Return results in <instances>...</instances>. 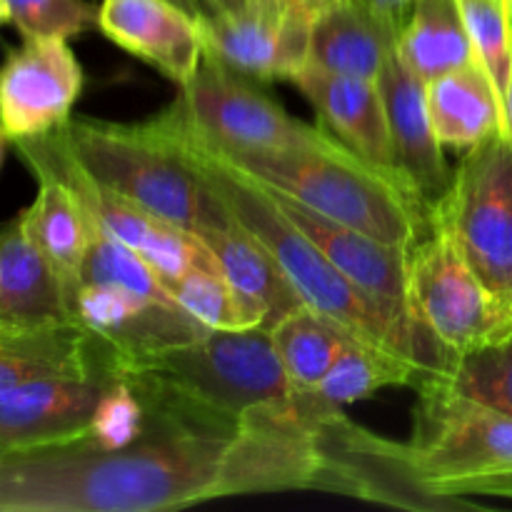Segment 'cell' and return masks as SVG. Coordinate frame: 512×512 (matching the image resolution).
Returning <instances> with one entry per match:
<instances>
[{
	"mask_svg": "<svg viewBox=\"0 0 512 512\" xmlns=\"http://www.w3.org/2000/svg\"><path fill=\"white\" fill-rule=\"evenodd\" d=\"M288 490H323L313 418L293 395L253 410L230 438L148 423L128 448L80 440L0 463V512H158Z\"/></svg>",
	"mask_w": 512,
	"mask_h": 512,
	"instance_id": "6da1fadb",
	"label": "cell"
},
{
	"mask_svg": "<svg viewBox=\"0 0 512 512\" xmlns=\"http://www.w3.org/2000/svg\"><path fill=\"white\" fill-rule=\"evenodd\" d=\"M115 380L135 390L148 423L225 438L253 410L285 403L293 393L265 325L208 330L160 353L123 358Z\"/></svg>",
	"mask_w": 512,
	"mask_h": 512,
	"instance_id": "7a4b0ae2",
	"label": "cell"
},
{
	"mask_svg": "<svg viewBox=\"0 0 512 512\" xmlns=\"http://www.w3.org/2000/svg\"><path fill=\"white\" fill-rule=\"evenodd\" d=\"M155 120L173 140L175 148L185 155V160L198 170L208 188L218 195L225 210L273 253L293 288L298 290L300 300L310 310L333 320L353 338L403 355L398 338H395L393 328L385 323L383 315L330 263L328 255L283 213L278 200L263 183L245 175L223 155L200 143L185 128L173 108H165L163 113L155 115Z\"/></svg>",
	"mask_w": 512,
	"mask_h": 512,
	"instance_id": "3957f363",
	"label": "cell"
},
{
	"mask_svg": "<svg viewBox=\"0 0 512 512\" xmlns=\"http://www.w3.org/2000/svg\"><path fill=\"white\" fill-rule=\"evenodd\" d=\"M223 158L265 188L280 190L335 223L398 248L410 250L433 225L418 193L403 178L365 160L340 138L323 148Z\"/></svg>",
	"mask_w": 512,
	"mask_h": 512,
	"instance_id": "277c9868",
	"label": "cell"
},
{
	"mask_svg": "<svg viewBox=\"0 0 512 512\" xmlns=\"http://www.w3.org/2000/svg\"><path fill=\"white\" fill-rule=\"evenodd\" d=\"M53 135L93 183L168 223L198 235L235 220L155 118H70Z\"/></svg>",
	"mask_w": 512,
	"mask_h": 512,
	"instance_id": "5b68a950",
	"label": "cell"
},
{
	"mask_svg": "<svg viewBox=\"0 0 512 512\" xmlns=\"http://www.w3.org/2000/svg\"><path fill=\"white\" fill-rule=\"evenodd\" d=\"M413 438L405 443L420 488L450 508L470 495L512 498V418L455 393L430 375L418 385Z\"/></svg>",
	"mask_w": 512,
	"mask_h": 512,
	"instance_id": "8992f818",
	"label": "cell"
},
{
	"mask_svg": "<svg viewBox=\"0 0 512 512\" xmlns=\"http://www.w3.org/2000/svg\"><path fill=\"white\" fill-rule=\"evenodd\" d=\"M185 128L223 155L323 148L338 140L333 130L313 128L260 93L258 83L203 55L198 73L170 105Z\"/></svg>",
	"mask_w": 512,
	"mask_h": 512,
	"instance_id": "52a82bcc",
	"label": "cell"
},
{
	"mask_svg": "<svg viewBox=\"0 0 512 512\" xmlns=\"http://www.w3.org/2000/svg\"><path fill=\"white\" fill-rule=\"evenodd\" d=\"M433 223L512 308V143L503 133L465 150Z\"/></svg>",
	"mask_w": 512,
	"mask_h": 512,
	"instance_id": "ba28073f",
	"label": "cell"
},
{
	"mask_svg": "<svg viewBox=\"0 0 512 512\" xmlns=\"http://www.w3.org/2000/svg\"><path fill=\"white\" fill-rule=\"evenodd\" d=\"M410 310L418 328L450 358L512 330V308L463 258L440 225L408 253Z\"/></svg>",
	"mask_w": 512,
	"mask_h": 512,
	"instance_id": "9c48e42d",
	"label": "cell"
},
{
	"mask_svg": "<svg viewBox=\"0 0 512 512\" xmlns=\"http://www.w3.org/2000/svg\"><path fill=\"white\" fill-rule=\"evenodd\" d=\"M83 68L68 38L23 35L0 68V130L8 140L50 133L73 118Z\"/></svg>",
	"mask_w": 512,
	"mask_h": 512,
	"instance_id": "30bf717a",
	"label": "cell"
},
{
	"mask_svg": "<svg viewBox=\"0 0 512 512\" xmlns=\"http://www.w3.org/2000/svg\"><path fill=\"white\" fill-rule=\"evenodd\" d=\"M198 28L203 55L255 83L293 80L308 65L313 20L295 10L200 13Z\"/></svg>",
	"mask_w": 512,
	"mask_h": 512,
	"instance_id": "8fae6325",
	"label": "cell"
},
{
	"mask_svg": "<svg viewBox=\"0 0 512 512\" xmlns=\"http://www.w3.org/2000/svg\"><path fill=\"white\" fill-rule=\"evenodd\" d=\"M68 303L83 328L118 350V360L160 353L208 333L173 300L138 298L108 285L78 283Z\"/></svg>",
	"mask_w": 512,
	"mask_h": 512,
	"instance_id": "7c38bea8",
	"label": "cell"
},
{
	"mask_svg": "<svg viewBox=\"0 0 512 512\" xmlns=\"http://www.w3.org/2000/svg\"><path fill=\"white\" fill-rule=\"evenodd\" d=\"M113 380L43 378L0 390V448L70 445L88 438L90 418Z\"/></svg>",
	"mask_w": 512,
	"mask_h": 512,
	"instance_id": "4fadbf2b",
	"label": "cell"
},
{
	"mask_svg": "<svg viewBox=\"0 0 512 512\" xmlns=\"http://www.w3.org/2000/svg\"><path fill=\"white\" fill-rule=\"evenodd\" d=\"M378 90L388 113L400 173L423 200L433 223V210L450 190L453 170L448 168L445 148L440 145L430 120L428 83L420 80L398 58V53H393L380 73Z\"/></svg>",
	"mask_w": 512,
	"mask_h": 512,
	"instance_id": "5bb4252c",
	"label": "cell"
},
{
	"mask_svg": "<svg viewBox=\"0 0 512 512\" xmlns=\"http://www.w3.org/2000/svg\"><path fill=\"white\" fill-rule=\"evenodd\" d=\"M98 28L118 48L158 68L178 88L190 83L203 63L198 18L173 0H103Z\"/></svg>",
	"mask_w": 512,
	"mask_h": 512,
	"instance_id": "9a60e30c",
	"label": "cell"
},
{
	"mask_svg": "<svg viewBox=\"0 0 512 512\" xmlns=\"http://www.w3.org/2000/svg\"><path fill=\"white\" fill-rule=\"evenodd\" d=\"M118 358L113 345L78 320L48 328H0V390L43 378L115 380Z\"/></svg>",
	"mask_w": 512,
	"mask_h": 512,
	"instance_id": "2e32d148",
	"label": "cell"
},
{
	"mask_svg": "<svg viewBox=\"0 0 512 512\" xmlns=\"http://www.w3.org/2000/svg\"><path fill=\"white\" fill-rule=\"evenodd\" d=\"M290 83H295V88L315 105L320 118L348 148H353L355 153L363 155L378 168L403 178L398 158H395L393 135H390L388 113H385L378 83L325 73L313 65H305L303 70H298Z\"/></svg>",
	"mask_w": 512,
	"mask_h": 512,
	"instance_id": "e0dca14e",
	"label": "cell"
},
{
	"mask_svg": "<svg viewBox=\"0 0 512 512\" xmlns=\"http://www.w3.org/2000/svg\"><path fill=\"white\" fill-rule=\"evenodd\" d=\"M70 320L65 283L18 215L0 228V328H48Z\"/></svg>",
	"mask_w": 512,
	"mask_h": 512,
	"instance_id": "ac0fdd59",
	"label": "cell"
},
{
	"mask_svg": "<svg viewBox=\"0 0 512 512\" xmlns=\"http://www.w3.org/2000/svg\"><path fill=\"white\" fill-rule=\"evenodd\" d=\"M400 30L360 0H335L313 20L308 65L325 73L378 83Z\"/></svg>",
	"mask_w": 512,
	"mask_h": 512,
	"instance_id": "d6986e66",
	"label": "cell"
},
{
	"mask_svg": "<svg viewBox=\"0 0 512 512\" xmlns=\"http://www.w3.org/2000/svg\"><path fill=\"white\" fill-rule=\"evenodd\" d=\"M428 110L443 148L465 153L503 133V98L480 60L430 80Z\"/></svg>",
	"mask_w": 512,
	"mask_h": 512,
	"instance_id": "ffe728a7",
	"label": "cell"
},
{
	"mask_svg": "<svg viewBox=\"0 0 512 512\" xmlns=\"http://www.w3.org/2000/svg\"><path fill=\"white\" fill-rule=\"evenodd\" d=\"M198 238L213 253L220 273L233 288L263 310L265 328H273L280 318L305 305L273 253L238 220L225 228L200 230Z\"/></svg>",
	"mask_w": 512,
	"mask_h": 512,
	"instance_id": "44dd1931",
	"label": "cell"
},
{
	"mask_svg": "<svg viewBox=\"0 0 512 512\" xmlns=\"http://www.w3.org/2000/svg\"><path fill=\"white\" fill-rule=\"evenodd\" d=\"M30 173L38 180V195L20 213V223L60 275L65 293H70L80 278L93 225L80 200L58 175L43 168H30Z\"/></svg>",
	"mask_w": 512,
	"mask_h": 512,
	"instance_id": "7402d4cb",
	"label": "cell"
},
{
	"mask_svg": "<svg viewBox=\"0 0 512 512\" xmlns=\"http://www.w3.org/2000/svg\"><path fill=\"white\" fill-rule=\"evenodd\" d=\"M395 53L425 83L478 60L458 0H418Z\"/></svg>",
	"mask_w": 512,
	"mask_h": 512,
	"instance_id": "603a6c76",
	"label": "cell"
},
{
	"mask_svg": "<svg viewBox=\"0 0 512 512\" xmlns=\"http://www.w3.org/2000/svg\"><path fill=\"white\" fill-rule=\"evenodd\" d=\"M428 378L420 365L380 345L350 338L315 393L330 405H348L373 398L383 388H418Z\"/></svg>",
	"mask_w": 512,
	"mask_h": 512,
	"instance_id": "cb8c5ba5",
	"label": "cell"
},
{
	"mask_svg": "<svg viewBox=\"0 0 512 512\" xmlns=\"http://www.w3.org/2000/svg\"><path fill=\"white\" fill-rule=\"evenodd\" d=\"M275 353L295 390H315L353 338L333 320L300 305L270 328Z\"/></svg>",
	"mask_w": 512,
	"mask_h": 512,
	"instance_id": "d4e9b609",
	"label": "cell"
},
{
	"mask_svg": "<svg viewBox=\"0 0 512 512\" xmlns=\"http://www.w3.org/2000/svg\"><path fill=\"white\" fill-rule=\"evenodd\" d=\"M170 298L208 330H245L265 325V313L233 288L218 265H198L165 283Z\"/></svg>",
	"mask_w": 512,
	"mask_h": 512,
	"instance_id": "484cf974",
	"label": "cell"
},
{
	"mask_svg": "<svg viewBox=\"0 0 512 512\" xmlns=\"http://www.w3.org/2000/svg\"><path fill=\"white\" fill-rule=\"evenodd\" d=\"M438 378L463 398L512 418V330L458 353Z\"/></svg>",
	"mask_w": 512,
	"mask_h": 512,
	"instance_id": "4316f807",
	"label": "cell"
},
{
	"mask_svg": "<svg viewBox=\"0 0 512 512\" xmlns=\"http://www.w3.org/2000/svg\"><path fill=\"white\" fill-rule=\"evenodd\" d=\"M78 283L108 285V288H118L123 293L148 300H173L165 290L163 280L155 275V270L135 250H130L120 240L110 238L108 233H103L95 225L90 230L88 250H85Z\"/></svg>",
	"mask_w": 512,
	"mask_h": 512,
	"instance_id": "83f0119b",
	"label": "cell"
},
{
	"mask_svg": "<svg viewBox=\"0 0 512 512\" xmlns=\"http://www.w3.org/2000/svg\"><path fill=\"white\" fill-rule=\"evenodd\" d=\"M475 58L503 98L512 73V15L505 0H458Z\"/></svg>",
	"mask_w": 512,
	"mask_h": 512,
	"instance_id": "f1b7e54d",
	"label": "cell"
},
{
	"mask_svg": "<svg viewBox=\"0 0 512 512\" xmlns=\"http://www.w3.org/2000/svg\"><path fill=\"white\" fill-rule=\"evenodd\" d=\"M148 428L145 408L125 380H113L100 395L90 418L88 443L103 450H120L138 443Z\"/></svg>",
	"mask_w": 512,
	"mask_h": 512,
	"instance_id": "f546056e",
	"label": "cell"
},
{
	"mask_svg": "<svg viewBox=\"0 0 512 512\" xmlns=\"http://www.w3.org/2000/svg\"><path fill=\"white\" fill-rule=\"evenodd\" d=\"M10 23L23 35L75 38L98 28V10L88 0H8Z\"/></svg>",
	"mask_w": 512,
	"mask_h": 512,
	"instance_id": "4dcf8cb0",
	"label": "cell"
},
{
	"mask_svg": "<svg viewBox=\"0 0 512 512\" xmlns=\"http://www.w3.org/2000/svg\"><path fill=\"white\" fill-rule=\"evenodd\" d=\"M360 3L368 10H373L375 15H380L383 20H388L393 28L403 30L405 20L410 18L418 0H360Z\"/></svg>",
	"mask_w": 512,
	"mask_h": 512,
	"instance_id": "1f68e13d",
	"label": "cell"
},
{
	"mask_svg": "<svg viewBox=\"0 0 512 512\" xmlns=\"http://www.w3.org/2000/svg\"><path fill=\"white\" fill-rule=\"evenodd\" d=\"M200 13H245L258 8V0H198ZM198 13V15H200Z\"/></svg>",
	"mask_w": 512,
	"mask_h": 512,
	"instance_id": "d6a6232c",
	"label": "cell"
},
{
	"mask_svg": "<svg viewBox=\"0 0 512 512\" xmlns=\"http://www.w3.org/2000/svg\"><path fill=\"white\" fill-rule=\"evenodd\" d=\"M335 0H285V8L295 10L300 15H308L310 20L318 18L325 8H330Z\"/></svg>",
	"mask_w": 512,
	"mask_h": 512,
	"instance_id": "836d02e7",
	"label": "cell"
},
{
	"mask_svg": "<svg viewBox=\"0 0 512 512\" xmlns=\"http://www.w3.org/2000/svg\"><path fill=\"white\" fill-rule=\"evenodd\" d=\"M503 135L512 143V73L503 93Z\"/></svg>",
	"mask_w": 512,
	"mask_h": 512,
	"instance_id": "e575fe53",
	"label": "cell"
},
{
	"mask_svg": "<svg viewBox=\"0 0 512 512\" xmlns=\"http://www.w3.org/2000/svg\"><path fill=\"white\" fill-rule=\"evenodd\" d=\"M258 10L280 15V13H285L288 8H285V0H258Z\"/></svg>",
	"mask_w": 512,
	"mask_h": 512,
	"instance_id": "d590c367",
	"label": "cell"
},
{
	"mask_svg": "<svg viewBox=\"0 0 512 512\" xmlns=\"http://www.w3.org/2000/svg\"><path fill=\"white\" fill-rule=\"evenodd\" d=\"M173 3L180 5V8L188 10L190 15H195V18H198V13H200V3H198V0H173Z\"/></svg>",
	"mask_w": 512,
	"mask_h": 512,
	"instance_id": "8d00e7d4",
	"label": "cell"
},
{
	"mask_svg": "<svg viewBox=\"0 0 512 512\" xmlns=\"http://www.w3.org/2000/svg\"><path fill=\"white\" fill-rule=\"evenodd\" d=\"M10 20V5L8 0H0V23H8Z\"/></svg>",
	"mask_w": 512,
	"mask_h": 512,
	"instance_id": "74e56055",
	"label": "cell"
},
{
	"mask_svg": "<svg viewBox=\"0 0 512 512\" xmlns=\"http://www.w3.org/2000/svg\"><path fill=\"white\" fill-rule=\"evenodd\" d=\"M5 143H8V135L0 130V165H3V155H5Z\"/></svg>",
	"mask_w": 512,
	"mask_h": 512,
	"instance_id": "f35d334b",
	"label": "cell"
},
{
	"mask_svg": "<svg viewBox=\"0 0 512 512\" xmlns=\"http://www.w3.org/2000/svg\"><path fill=\"white\" fill-rule=\"evenodd\" d=\"M3 458H5V450L0 448V463H3Z\"/></svg>",
	"mask_w": 512,
	"mask_h": 512,
	"instance_id": "ab89813d",
	"label": "cell"
},
{
	"mask_svg": "<svg viewBox=\"0 0 512 512\" xmlns=\"http://www.w3.org/2000/svg\"><path fill=\"white\" fill-rule=\"evenodd\" d=\"M505 3H508V5H512V0H505Z\"/></svg>",
	"mask_w": 512,
	"mask_h": 512,
	"instance_id": "60d3db41",
	"label": "cell"
},
{
	"mask_svg": "<svg viewBox=\"0 0 512 512\" xmlns=\"http://www.w3.org/2000/svg\"><path fill=\"white\" fill-rule=\"evenodd\" d=\"M510 15H512V5H510Z\"/></svg>",
	"mask_w": 512,
	"mask_h": 512,
	"instance_id": "b9f144b4",
	"label": "cell"
}]
</instances>
